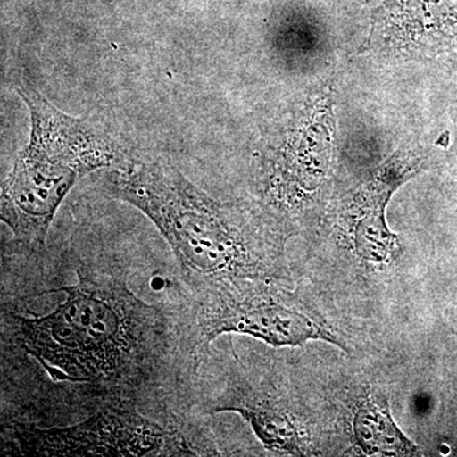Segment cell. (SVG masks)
<instances>
[{
  "mask_svg": "<svg viewBox=\"0 0 457 457\" xmlns=\"http://www.w3.org/2000/svg\"><path fill=\"white\" fill-rule=\"evenodd\" d=\"M7 455L197 456L207 455L176 427L158 422L137 405H107L83 422L45 427L14 422L4 429Z\"/></svg>",
  "mask_w": 457,
  "mask_h": 457,
  "instance_id": "5b68a950",
  "label": "cell"
},
{
  "mask_svg": "<svg viewBox=\"0 0 457 457\" xmlns=\"http://www.w3.org/2000/svg\"><path fill=\"white\" fill-rule=\"evenodd\" d=\"M102 186L155 225L192 294L237 279L281 281L278 231L210 196L173 165L129 161L107 173Z\"/></svg>",
  "mask_w": 457,
  "mask_h": 457,
  "instance_id": "7a4b0ae2",
  "label": "cell"
},
{
  "mask_svg": "<svg viewBox=\"0 0 457 457\" xmlns=\"http://www.w3.org/2000/svg\"><path fill=\"white\" fill-rule=\"evenodd\" d=\"M65 300L36 317L3 312V350L36 363L57 392H74L92 414L146 405L176 375L180 336L163 306L139 299L125 279L78 270Z\"/></svg>",
  "mask_w": 457,
  "mask_h": 457,
  "instance_id": "6da1fadb",
  "label": "cell"
},
{
  "mask_svg": "<svg viewBox=\"0 0 457 457\" xmlns=\"http://www.w3.org/2000/svg\"><path fill=\"white\" fill-rule=\"evenodd\" d=\"M194 295L195 342L207 345L219 337L249 336L275 348L328 342L347 350L345 339L294 294L272 279H237Z\"/></svg>",
  "mask_w": 457,
  "mask_h": 457,
  "instance_id": "277c9868",
  "label": "cell"
},
{
  "mask_svg": "<svg viewBox=\"0 0 457 457\" xmlns=\"http://www.w3.org/2000/svg\"><path fill=\"white\" fill-rule=\"evenodd\" d=\"M413 168L405 162L385 164L374 179L366 183L354 200L352 246L361 260L389 264L402 254V245L385 221V207L393 192L408 179Z\"/></svg>",
  "mask_w": 457,
  "mask_h": 457,
  "instance_id": "ba28073f",
  "label": "cell"
},
{
  "mask_svg": "<svg viewBox=\"0 0 457 457\" xmlns=\"http://www.w3.org/2000/svg\"><path fill=\"white\" fill-rule=\"evenodd\" d=\"M212 411H234L246 420L267 450L279 455H309L311 435L281 396L246 384L228 385Z\"/></svg>",
  "mask_w": 457,
  "mask_h": 457,
  "instance_id": "52a82bcc",
  "label": "cell"
},
{
  "mask_svg": "<svg viewBox=\"0 0 457 457\" xmlns=\"http://www.w3.org/2000/svg\"><path fill=\"white\" fill-rule=\"evenodd\" d=\"M371 46L402 59L457 53V0H385L372 17Z\"/></svg>",
  "mask_w": 457,
  "mask_h": 457,
  "instance_id": "8992f818",
  "label": "cell"
},
{
  "mask_svg": "<svg viewBox=\"0 0 457 457\" xmlns=\"http://www.w3.org/2000/svg\"><path fill=\"white\" fill-rule=\"evenodd\" d=\"M17 92L31 117L29 141L2 183L0 218L18 245H46L62 201L86 174L128 163L125 150L106 129L54 106L29 83Z\"/></svg>",
  "mask_w": 457,
  "mask_h": 457,
  "instance_id": "3957f363",
  "label": "cell"
},
{
  "mask_svg": "<svg viewBox=\"0 0 457 457\" xmlns=\"http://www.w3.org/2000/svg\"><path fill=\"white\" fill-rule=\"evenodd\" d=\"M354 446L366 456H413L417 446L394 420L389 399L369 392L357 400L352 416Z\"/></svg>",
  "mask_w": 457,
  "mask_h": 457,
  "instance_id": "9c48e42d",
  "label": "cell"
}]
</instances>
